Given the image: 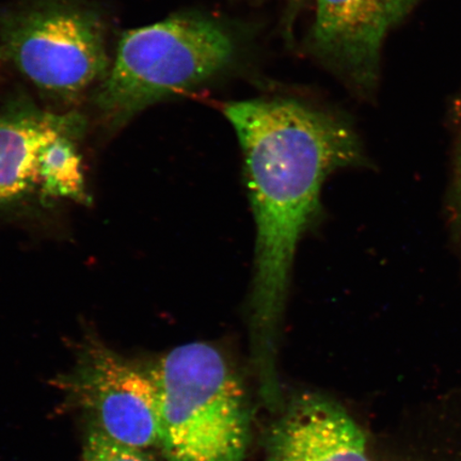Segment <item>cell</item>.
I'll return each instance as SVG.
<instances>
[{
	"mask_svg": "<svg viewBox=\"0 0 461 461\" xmlns=\"http://www.w3.org/2000/svg\"><path fill=\"white\" fill-rule=\"evenodd\" d=\"M270 461H371L366 435L341 407L305 397L274 431Z\"/></svg>",
	"mask_w": 461,
	"mask_h": 461,
	"instance_id": "obj_7",
	"label": "cell"
},
{
	"mask_svg": "<svg viewBox=\"0 0 461 461\" xmlns=\"http://www.w3.org/2000/svg\"><path fill=\"white\" fill-rule=\"evenodd\" d=\"M85 461H151L140 448L125 446L96 429L86 442Z\"/></svg>",
	"mask_w": 461,
	"mask_h": 461,
	"instance_id": "obj_10",
	"label": "cell"
},
{
	"mask_svg": "<svg viewBox=\"0 0 461 461\" xmlns=\"http://www.w3.org/2000/svg\"><path fill=\"white\" fill-rule=\"evenodd\" d=\"M458 197H459V205L461 207V149H460V155H459V163H458Z\"/></svg>",
	"mask_w": 461,
	"mask_h": 461,
	"instance_id": "obj_12",
	"label": "cell"
},
{
	"mask_svg": "<svg viewBox=\"0 0 461 461\" xmlns=\"http://www.w3.org/2000/svg\"><path fill=\"white\" fill-rule=\"evenodd\" d=\"M391 27L384 0H316L313 43L355 82L373 85Z\"/></svg>",
	"mask_w": 461,
	"mask_h": 461,
	"instance_id": "obj_6",
	"label": "cell"
},
{
	"mask_svg": "<svg viewBox=\"0 0 461 461\" xmlns=\"http://www.w3.org/2000/svg\"><path fill=\"white\" fill-rule=\"evenodd\" d=\"M77 129H86L82 115L45 112L27 102L10 104L0 113V205L36 188L38 158L44 144Z\"/></svg>",
	"mask_w": 461,
	"mask_h": 461,
	"instance_id": "obj_8",
	"label": "cell"
},
{
	"mask_svg": "<svg viewBox=\"0 0 461 461\" xmlns=\"http://www.w3.org/2000/svg\"><path fill=\"white\" fill-rule=\"evenodd\" d=\"M302 2L303 0H293V3L295 4V5H299Z\"/></svg>",
	"mask_w": 461,
	"mask_h": 461,
	"instance_id": "obj_13",
	"label": "cell"
},
{
	"mask_svg": "<svg viewBox=\"0 0 461 461\" xmlns=\"http://www.w3.org/2000/svg\"><path fill=\"white\" fill-rule=\"evenodd\" d=\"M77 391L113 440L140 449L159 443V396L152 373L95 348L86 356Z\"/></svg>",
	"mask_w": 461,
	"mask_h": 461,
	"instance_id": "obj_5",
	"label": "cell"
},
{
	"mask_svg": "<svg viewBox=\"0 0 461 461\" xmlns=\"http://www.w3.org/2000/svg\"><path fill=\"white\" fill-rule=\"evenodd\" d=\"M419 2L420 0H384L391 26L401 22Z\"/></svg>",
	"mask_w": 461,
	"mask_h": 461,
	"instance_id": "obj_11",
	"label": "cell"
},
{
	"mask_svg": "<svg viewBox=\"0 0 461 461\" xmlns=\"http://www.w3.org/2000/svg\"><path fill=\"white\" fill-rule=\"evenodd\" d=\"M223 113L243 151L257 224L252 326L268 339L284 312L297 245L319 212L322 184L333 171L360 165L363 153L348 123L295 101L232 102Z\"/></svg>",
	"mask_w": 461,
	"mask_h": 461,
	"instance_id": "obj_1",
	"label": "cell"
},
{
	"mask_svg": "<svg viewBox=\"0 0 461 461\" xmlns=\"http://www.w3.org/2000/svg\"><path fill=\"white\" fill-rule=\"evenodd\" d=\"M235 45L207 17L178 14L126 32L95 103L113 129L144 109L206 82L232 61Z\"/></svg>",
	"mask_w": 461,
	"mask_h": 461,
	"instance_id": "obj_2",
	"label": "cell"
},
{
	"mask_svg": "<svg viewBox=\"0 0 461 461\" xmlns=\"http://www.w3.org/2000/svg\"><path fill=\"white\" fill-rule=\"evenodd\" d=\"M85 129L60 132L44 144L38 158V186L44 198L88 203L77 140Z\"/></svg>",
	"mask_w": 461,
	"mask_h": 461,
	"instance_id": "obj_9",
	"label": "cell"
},
{
	"mask_svg": "<svg viewBox=\"0 0 461 461\" xmlns=\"http://www.w3.org/2000/svg\"><path fill=\"white\" fill-rule=\"evenodd\" d=\"M0 58L51 99L77 101L112 63L102 14L82 0H27L0 16Z\"/></svg>",
	"mask_w": 461,
	"mask_h": 461,
	"instance_id": "obj_4",
	"label": "cell"
},
{
	"mask_svg": "<svg viewBox=\"0 0 461 461\" xmlns=\"http://www.w3.org/2000/svg\"><path fill=\"white\" fill-rule=\"evenodd\" d=\"M160 439L170 461H241L249 437L245 392L214 345L172 349L151 372Z\"/></svg>",
	"mask_w": 461,
	"mask_h": 461,
	"instance_id": "obj_3",
	"label": "cell"
}]
</instances>
